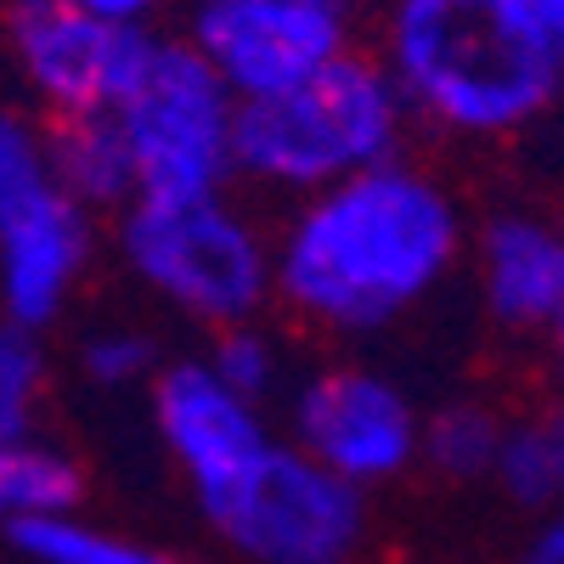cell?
<instances>
[{
    "label": "cell",
    "instance_id": "6da1fadb",
    "mask_svg": "<svg viewBox=\"0 0 564 564\" xmlns=\"http://www.w3.org/2000/svg\"><path fill=\"white\" fill-rule=\"evenodd\" d=\"M463 249L468 226L446 181L390 159L289 209L271 238V300L322 334H384L457 271Z\"/></svg>",
    "mask_w": 564,
    "mask_h": 564
},
{
    "label": "cell",
    "instance_id": "7a4b0ae2",
    "mask_svg": "<svg viewBox=\"0 0 564 564\" xmlns=\"http://www.w3.org/2000/svg\"><path fill=\"white\" fill-rule=\"evenodd\" d=\"M379 68L406 119L463 141L520 135L564 85L558 45L531 0H390Z\"/></svg>",
    "mask_w": 564,
    "mask_h": 564
},
{
    "label": "cell",
    "instance_id": "3957f363",
    "mask_svg": "<svg viewBox=\"0 0 564 564\" xmlns=\"http://www.w3.org/2000/svg\"><path fill=\"white\" fill-rule=\"evenodd\" d=\"M406 102L395 97L379 57L345 52L311 79L260 102H238L231 181H249L271 198H311L372 164L401 159Z\"/></svg>",
    "mask_w": 564,
    "mask_h": 564
},
{
    "label": "cell",
    "instance_id": "277c9868",
    "mask_svg": "<svg viewBox=\"0 0 564 564\" xmlns=\"http://www.w3.org/2000/svg\"><path fill=\"white\" fill-rule=\"evenodd\" d=\"M113 243L141 289L209 334L260 322L271 305V238L231 193L135 198Z\"/></svg>",
    "mask_w": 564,
    "mask_h": 564
},
{
    "label": "cell",
    "instance_id": "5b68a950",
    "mask_svg": "<svg viewBox=\"0 0 564 564\" xmlns=\"http://www.w3.org/2000/svg\"><path fill=\"white\" fill-rule=\"evenodd\" d=\"M90 209L63 186L45 124L0 113V316L57 322L90 265Z\"/></svg>",
    "mask_w": 564,
    "mask_h": 564
},
{
    "label": "cell",
    "instance_id": "8992f818",
    "mask_svg": "<svg viewBox=\"0 0 564 564\" xmlns=\"http://www.w3.org/2000/svg\"><path fill=\"white\" fill-rule=\"evenodd\" d=\"M113 124L135 164V198H198L231 186L238 97L204 68L186 40H153Z\"/></svg>",
    "mask_w": 564,
    "mask_h": 564
},
{
    "label": "cell",
    "instance_id": "52a82bcc",
    "mask_svg": "<svg viewBox=\"0 0 564 564\" xmlns=\"http://www.w3.org/2000/svg\"><path fill=\"white\" fill-rule=\"evenodd\" d=\"M209 531L243 564H350L367 542V491L276 435L249 480L209 513Z\"/></svg>",
    "mask_w": 564,
    "mask_h": 564
},
{
    "label": "cell",
    "instance_id": "ba28073f",
    "mask_svg": "<svg viewBox=\"0 0 564 564\" xmlns=\"http://www.w3.org/2000/svg\"><path fill=\"white\" fill-rule=\"evenodd\" d=\"M417 435L423 412L379 367L334 361L305 372L289 390V435L282 441L356 491L390 486L406 468H417Z\"/></svg>",
    "mask_w": 564,
    "mask_h": 564
},
{
    "label": "cell",
    "instance_id": "9c48e42d",
    "mask_svg": "<svg viewBox=\"0 0 564 564\" xmlns=\"http://www.w3.org/2000/svg\"><path fill=\"white\" fill-rule=\"evenodd\" d=\"M153 29L90 18L63 0H23L12 12V57L34 102L57 119L113 113L153 57Z\"/></svg>",
    "mask_w": 564,
    "mask_h": 564
},
{
    "label": "cell",
    "instance_id": "30bf717a",
    "mask_svg": "<svg viewBox=\"0 0 564 564\" xmlns=\"http://www.w3.org/2000/svg\"><path fill=\"white\" fill-rule=\"evenodd\" d=\"M186 45L238 102H260L345 57L350 18L316 0H198Z\"/></svg>",
    "mask_w": 564,
    "mask_h": 564
},
{
    "label": "cell",
    "instance_id": "8fae6325",
    "mask_svg": "<svg viewBox=\"0 0 564 564\" xmlns=\"http://www.w3.org/2000/svg\"><path fill=\"white\" fill-rule=\"evenodd\" d=\"M148 390H153V430L170 463L181 468L198 513L209 520L249 480V468L276 446V430L265 423V406L226 390L204 356L164 361Z\"/></svg>",
    "mask_w": 564,
    "mask_h": 564
},
{
    "label": "cell",
    "instance_id": "7c38bea8",
    "mask_svg": "<svg viewBox=\"0 0 564 564\" xmlns=\"http://www.w3.org/2000/svg\"><path fill=\"white\" fill-rule=\"evenodd\" d=\"M480 300L508 334H553L564 322V226L536 209H502L475 231Z\"/></svg>",
    "mask_w": 564,
    "mask_h": 564
},
{
    "label": "cell",
    "instance_id": "4fadbf2b",
    "mask_svg": "<svg viewBox=\"0 0 564 564\" xmlns=\"http://www.w3.org/2000/svg\"><path fill=\"white\" fill-rule=\"evenodd\" d=\"M45 148L63 175L68 193L97 215V209H124L135 204V164L130 148L113 124V113H90V119H57L45 124Z\"/></svg>",
    "mask_w": 564,
    "mask_h": 564
},
{
    "label": "cell",
    "instance_id": "5bb4252c",
    "mask_svg": "<svg viewBox=\"0 0 564 564\" xmlns=\"http://www.w3.org/2000/svg\"><path fill=\"white\" fill-rule=\"evenodd\" d=\"M491 480L502 486L513 508L542 513V520L564 508V401L502 423Z\"/></svg>",
    "mask_w": 564,
    "mask_h": 564
},
{
    "label": "cell",
    "instance_id": "9a60e30c",
    "mask_svg": "<svg viewBox=\"0 0 564 564\" xmlns=\"http://www.w3.org/2000/svg\"><path fill=\"white\" fill-rule=\"evenodd\" d=\"M12 547L23 564H164L170 553L135 542L124 531H108L97 520H85L79 508L63 513H34V520L7 525Z\"/></svg>",
    "mask_w": 564,
    "mask_h": 564
},
{
    "label": "cell",
    "instance_id": "2e32d148",
    "mask_svg": "<svg viewBox=\"0 0 564 564\" xmlns=\"http://www.w3.org/2000/svg\"><path fill=\"white\" fill-rule=\"evenodd\" d=\"M502 423L508 417H497L480 401H452V406L423 417L417 463H430L435 475H446V480H491V463H497V446H502Z\"/></svg>",
    "mask_w": 564,
    "mask_h": 564
},
{
    "label": "cell",
    "instance_id": "e0dca14e",
    "mask_svg": "<svg viewBox=\"0 0 564 564\" xmlns=\"http://www.w3.org/2000/svg\"><path fill=\"white\" fill-rule=\"evenodd\" d=\"M79 502V468L68 452L45 441L0 446V525L34 520V513H63Z\"/></svg>",
    "mask_w": 564,
    "mask_h": 564
},
{
    "label": "cell",
    "instance_id": "ac0fdd59",
    "mask_svg": "<svg viewBox=\"0 0 564 564\" xmlns=\"http://www.w3.org/2000/svg\"><path fill=\"white\" fill-rule=\"evenodd\" d=\"M52 390V356H45V339L23 322L0 316V446L18 441H40V401Z\"/></svg>",
    "mask_w": 564,
    "mask_h": 564
},
{
    "label": "cell",
    "instance_id": "d6986e66",
    "mask_svg": "<svg viewBox=\"0 0 564 564\" xmlns=\"http://www.w3.org/2000/svg\"><path fill=\"white\" fill-rule=\"evenodd\" d=\"M204 361L215 367V379L226 390H238L243 401L265 406L271 395H282V384H289V356H282L276 334L260 322H238V327H220V334L209 339Z\"/></svg>",
    "mask_w": 564,
    "mask_h": 564
},
{
    "label": "cell",
    "instance_id": "ffe728a7",
    "mask_svg": "<svg viewBox=\"0 0 564 564\" xmlns=\"http://www.w3.org/2000/svg\"><path fill=\"white\" fill-rule=\"evenodd\" d=\"M159 345L153 334H141V327H124V322H108V327H90L79 339V372L85 384H97L108 395H124V390H148L159 379Z\"/></svg>",
    "mask_w": 564,
    "mask_h": 564
},
{
    "label": "cell",
    "instance_id": "44dd1931",
    "mask_svg": "<svg viewBox=\"0 0 564 564\" xmlns=\"http://www.w3.org/2000/svg\"><path fill=\"white\" fill-rule=\"evenodd\" d=\"M63 7H79L90 18H108V23H135V29H148L159 18L164 0H63Z\"/></svg>",
    "mask_w": 564,
    "mask_h": 564
},
{
    "label": "cell",
    "instance_id": "7402d4cb",
    "mask_svg": "<svg viewBox=\"0 0 564 564\" xmlns=\"http://www.w3.org/2000/svg\"><path fill=\"white\" fill-rule=\"evenodd\" d=\"M525 564H564V508L542 520V531H536V542H531Z\"/></svg>",
    "mask_w": 564,
    "mask_h": 564
},
{
    "label": "cell",
    "instance_id": "603a6c76",
    "mask_svg": "<svg viewBox=\"0 0 564 564\" xmlns=\"http://www.w3.org/2000/svg\"><path fill=\"white\" fill-rule=\"evenodd\" d=\"M531 12L542 18V29H547V40L558 45V63H564V0H531Z\"/></svg>",
    "mask_w": 564,
    "mask_h": 564
},
{
    "label": "cell",
    "instance_id": "cb8c5ba5",
    "mask_svg": "<svg viewBox=\"0 0 564 564\" xmlns=\"http://www.w3.org/2000/svg\"><path fill=\"white\" fill-rule=\"evenodd\" d=\"M547 339H553V361H558V384H564V322L553 327V334H547Z\"/></svg>",
    "mask_w": 564,
    "mask_h": 564
},
{
    "label": "cell",
    "instance_id": "d4e9b609",
    "mask_svg": "<svg viewBox=\"0 0 564 564\" xmlns=\"http://www.w3.org/2000/svg\"><path fill=\"white\" fill-rule=\"evenodd\" d=\"M316 7H327V12H339V18H350V12L361 7V0H316Z\"/></svg>",
    "mask_w": 564,
    "mask_h": 564
},
{
    "label": "cell",
    "instance_id": "484cf974",
    "mask_svg": "<svg viewBox=\"0 0 564 564\" xmlns=\"http://www.w3.org/2000/svg\"><path fill=\"white\" fill-rule=\"evenodd\" d=\"M164 564H186V558H164Z\"/></svg>",
    "mask_w": 564,
    "mask_h": 564
}]
</instances>
